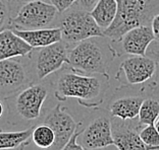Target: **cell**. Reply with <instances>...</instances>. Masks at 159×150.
I'll return each instance as SVG.
<instances>
[{"instance_id":"cell-27","label":"cell","mask_w":159,"mask_h":150,"mask_svg":"<svg viewBox=\"0 0 159 150\" xmlns=\"http://www.w3.org/2000/svg\"><path fill=\"white\" fill-rule=\"evenodd\" d=\"M98 1L99 0H78V3L82 8H84L87 11H91Z\"/></svg>"},{"instance_id":"cell-31","label":"cell","mask_w":159,"mask_h":150,"mask_svg":"<svg viewBox=\"0 0 159 150\" xmlns=\"http://www.w3.org/2000/svg\"><path fill=\"white\" fill-rule=\"evenodd\" d=\"M9 1H10V0H9Z\"/></svg>"},{"instance_id":"cell-6","label":"cell","mask_w":159,"mask_h":150,"mask_svg":"<svg viewBox=\"0 0 159 150\" xmlns=\"http://www.w3.org/2000/svg\"><path fill=\"white\" fill-rule=\"evenodd\" d=\"M68 51L70 46L62 40L46 47L34 49L28 56L34 82L45 79L59 71L63 65H68Z\"/></svg>"},{"instance_id":"cell-9","label":"cell","mask_w":159,"mask_h":150,"mask_svg":"<svg viewBox=\"0 0 159 150\" xmlns=\"http://www.w3.org/2000/svg\"><path fill=\"white\" fill-rule=\"evenodd\" d=\"M157 66V59L148 56L129 55L120 63L115 79L128 86L144 84L155 76Z\"/></svg>"},{"instance_id":"cell-24","label":"cell","mask_w":159,"mask_h":150,"mask_svg":"<svg viewBox=\"0 0 159 150\" xmlns=\"http://www.w3.org/2000/svg\"><path fill=\"white\" fill-rule=\"evenodd\" d=\"M49 2L56 7L59 13H63L73 5H75L78 2V0H49Z\"/></svg>"},{"instance_id":"cell-17","label":"cell","mask_w":159,"mask_h":150,"mask_svg":"<svg viewBox=\"0 0 159 150\" xmlns=\"http://www.w3.org/2000/svg\"><path fill=\"white\" fill-rule=\"evenodd\" d=\"M33 129L34 126L19 131L0 128V150H24L32 142Z\"/></svg>"},{"instance_id":"cell-29","label":"cell","mask_w":159,"mask_h":150,"mask_svg":"<svg viewBox=\"0 0 159 150\" xmlns=\"http://www.w3.org/2000/svg\"><path fill=\"white\" fill-rule=\"evenodd\" d=\"M3 112H4V106H3L2 102L0 101V119H1V117L3 116Z\"/></svg>"},{"instance_id":"cell-2","label":"cell","mask_w":159,"mask_h":150,"mask_svg":"<svg viewBox=\"0 0 159 150\" xmlns=\"http://www.w3.org/2000/svg\"><path fill=\"white\" fill-rule=\"evenodd\" d=\"M111 41L106 37H93L70 48V69L83 74H108L111 62L118 56Z\"/></svg>"},{"instance_id":"cell-23","label":"cell","mask_w":159,"mask_h":150,"mask_svg":"<svg viewBox=\"0 0 159 150\" xmlns=\"http://www.w3.org/2000/svg\"><path fill=\"white\" fill-rule=\"evenodd\" d=\"M82 132H83V129L82 130L78 129L77 131H75V133L71 136L70 141L63 146L61 150H87L82 144L78 143V138L82 135Z\"/></svg>"},{"instance_id":"cell-20","label":"cell","mask_w":159,"mask_h":150,"mask_svg":"<svg viewBox=\"0 0 159 150\" xmlns=\"http://www.w3.org/2000/svg\"><path fill=\"white\" fill-rule=\"evenodd\" d=\"M32 141L37 147L47 150L54 144L55 134L48 125L42 123L34 127L33 133H32Z\"/></svg>"},{"instance_id":"cell-12","label":"cell","mask_w":159,"mask_h":150,"mask_svg":"<svg viewBox=\"0 0 159 150\" xmlns=\"http://www.w3.org/2000/svg\"><path fill=\"white\" fill-rule=\"evenodd\" d=\"M43 123L47 124L53 130L55 134L54 144L47 150H61L71 136L79 129L80 124H77L74 117L67 112L66 106L62 105H56L54 108L47 113L44 117Z\"/></svg>"},{"instance_id":"cell-22","label":"cell","mask_w":159,"mask_h":150,"mask_svg":"<svg viewBox=\"0 0 159 150\" xmlns=\"http://www.w3.org/2000/svg\"><path fill=\"white\" fill-rule=\"evenodd\" d=\"M11 19L9 0H0V31L9 27V21Z\"/></svg>"},{"instance_id":"cell-4","label":"cell","mask_w":159,"mask_h":150,"mask_svg":"<svg viewBox=\"0 0 159 150\" xmlns=\"http://www.w3.org/2000/svg\"><path fill=\"white\" fill-rule=\"evenodd\" d=\"M117 13L112 24L104 31V37L118 42L132 28L150 26L159 13V0H116Z\"/></svg>"},{"instance_id":"cell-11","label":"cell","mask_w":159,"mask_h":150,"mask_svg":"<svg viewBox=\"0 0 159 150\" xmlns=\"http://www.w3.org/2000/svg\"><path fill=\"white\" fill-rule=\"evenodd\" d=\"M81 144L87 150H98L114 145L111 116L106 110H101L83 129Z\"/></svg>"},{"instance_id":"cell-18","label":"cell","mask_w":159,"mask_h":150,"mask_svg":"<svg viewBox=\"0 0 159 150\" xmlns=\"http://www.w3.org/2000/svg\"><path fill=\"white\" fill-rule=\"evenodd\" d=\"M96 23L103 31L109 27L115 19L117 13L116 0H99L94 8L90 11Z\"/></svg>"},{"instance_id":"cell-28","label":"cell","mask_w":159,"mask_h":150,"mask_svg":"<svg viewBox=\"0 0 159 150\" xmlns=\"http://www.w3.org/2000/svg\"><path fill=\"white\" fill-rule=\"evenodd\" d=\"M157 62H158V66H157V71H156V74H155V78H154V82H153V86L155 87L158 90L159 92V52L157 53Z\"/></svg>"},{"instance_id":"cell-26","label":"cell","mask_w":159,"mask_h":150,"mask_svg":"<svg viewBox=\"0 0 159 150\" xmlns=\"http://www.w3.org/2000/svg\"><path fill=\"white\" fill-rule=\"evenodd\" d=\"M150 27H151V30L153 31L155 41L159 43V13H157L156 15H154V17L150 23Z\"/></svg>"},{"instance_id":"cell-5","label":"cell","mask_w":159,"mask_h":150,"mask_svg":"<svg viewBox=\"0 0 159 150\" xmlns=\"http://www.w3.org/2000/svg\"><path fill=\"white\" fill-rule=\"evenodd\" d=\"M56 27H59L62 41L70 47L93 37H104V31L90 11L82 8L77 2L66 12L60 13Z\"/></svg>"},{"instance_id":"cell-19","label":"cell","mask_w":159,"mask_h":150,"mask_svg":"<svg viewBox=\"0 0 159 150\" xmlns=\"http://www.w3.org/2000/svg\"><path fill=\"white\" fill-rule=\"evenodd\" d=\"M159 117V101L154 96H146L141 106L138 124L139 126L144 125H154Z\"/></svg>"},{"instance_id":"cell-8","label":"cell","mask_w":159,"mask_h":150,"mask_svg":"<svg viewBox=\"0 0 159 150\" xmlns=\"http://www.w3.org/2000/svg\"><path fill=\"white\" fill-rule=\"evenodd\" d=\"M33 82L28 57L0 61V95L3 98L16 94Z\"/></svg>"},{"instance_id":"cell-21","label":"cell","mask_w":159,"mask_h":150,"mask_svg":"<svg viewBox=\"0 0 159 150\" xmlns=\"http://www.w3.org/2000/svg\"><path fill=\"white\" fill-rule=\"evenodd\" d=\"M140 137L147 145L159 148V132L155 125H146L145 128L140 129Z\"/></svg>"},{"instance_id":"cell-25","label":"cell","mask_w":159,"mask_h":150,"mask_svg":"<svg viewBox=\"0 0 159 150\" xmlns=\"http://www.w3.org/2000/svg\"><path fill=\"white\" fill-rule=\"evenodd\" d=\"M36 1V0H10V11H11V17L20 10L21 6L27 4L29 2Z\"/></svg>"},{"instance_id":"cell-30","label":"cell","mask_w":159,"mask_h":150,"mask_svg":"<svg viewBox=\"0 0 159 150\" xmlns=\"http://www.w3.org/2000/svg\"><path fill=\"white\" fill-rule=\"evenodd\" d=\"M155 127H156V129H157V131L159 132V117L157 118V120H156V122H155Z\"/></svg>"},{"instance_id":"cell-16","label":"cell","mask_w":159,"mask_h":150,"mask_svg":"<svg viewBox=\"0 0 159 150\" xmlns=\"http://www.w3.org/2000/svg\"><path fill=\"white\" fill-rule=\"evenodd\" d=\"M12 31L34 49L46 47L62 40V35L59 27H50L29 31L13 28Z\"/></svg>"},{"instance_id":"cell-1","label":"cell","mask_w":159,"mask_h":150,"mask_svg":"<svg viewBox=\"0 0 159 150\" xmlns=\"http://www.w3.org/2000/svg\"><path fill=\"white\" fill-rule=\"evenodd\" d=\"M51 85L59 102L75 98L85 108H98L109 88V75L83 74L68 67L57 75Z\"/></svg>"},{"instance_id":"cell-10","label":"cell","mask_w":159,"mask_h":150,"mask_svg":"<svg viewBox=\"0 0 159 150\" xmlns=\"http://www.w3.org/2000/svg\"><path fill=\"white\" fill-rule=\"evenodd\" d=\"M145 98L143 90H135L133 86L124 85L111 95L106 110L112 118L132 121L139 117L141 106Z\"/></svg>"},{"instance_id":"cell-3","label":"cell","mask_w":159,"mask_h":150,"mask_svg":"<svg viewBox=\"0 0 159 150\" xmlns=\"http://www.w3.org/2000/svg\"><path fill=\"white\" fill-rule=\"evenodd\" d=\"M48 94V85L33 82L16 94L3 98L8 113V124L17 126L39 120Z\"/></svg>"},{"instance_id":"cell-7","label":"cell","mask_w":159,"mask_h":150,"mask_svg":"<svg viewBox=\"0 0 159 150\" xmlns=\"http://www.w3.org/2000/svg\"><path fill=\"white\" fill-rule=\"evenodd\" d=\"M60 13L54 5L45 0H36L21 6L10 19L9 28L16 30H37L56 27Z\"/></svg>"},{"instance_id":"cell-14","label":"cell","mask_w":159,"mask_h":150,"mask_svg":"<svg viewBox=\"0 0 159 150\" xmlns=\"http://www.w3.org/2000/svg\"><path fill=\"white\" fill-rule=\"evenodd\" d=\"M155 41L153 31L150 26H139L129 30L116 43L120 45L117 55H138L146 56L147 49Z\"/></svg>"},{"instance_id":"cell-15","label":"cell","mask_w":159,"mask_h":150,"mask_svg":"<svg viewBox=\"0 0 159 150\" xmlns=\"http://www.w3.org/2000/svg\"><path fill=\"white\" fill-rule=\"evenodd\" d=\"M34 48L17 35L11 28L0 31V61L1 60L28 57Z\"/></svg>"},{"instance_id":"cell-13","label":"cell","mask_w":159,"mask_h":150,"mask_svg":"<svg viewBox=\"0 0 159 150\" xmlns=\"http://www.w3.org/2000/svg\"><path fill=\"white\" fill-rule=\"evenodd\" d=\"M114 146L118 150H158V147L147 145L140 137V126L134 127L118 118L111 117Z\"/></svg>"}]
</instances>
